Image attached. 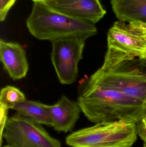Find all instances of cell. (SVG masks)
Segmentation results:
<instances>
[{"instance_id": "cell-11", "label": "cell", "mask_w": 146, "mask_h": 147, "mask_svg": "<svg viewBox=\"0 0 146 147\" xmlns=\"http://www.w3.org/2000/svg\"><path fill=\"white\" fill-rule=\"evenodd\" d=\"M111 4L119 21L146 23V0H111Z\"/></svg>"}, {"instance_id": "cell-2", "label": "cell", "mask_w": 146, "mask_h": 147, "mask_svg": "<svg viewBox=\"0 0 146 147\" xmlns=\"http://www.w3.org/2000/svg\"><path fill=\"white\" fill-rule=\"evenodd\" d=\"M88 80L146 102L145 59L108 49L103 65Z\"/></svg>"}, {"instance_id": "cell-20", "label": "cell", "mask_w": 146, "mask_h": 147, "mask_svg": "<svg viewBox=\"0 0 146 147\" xmlns=\"http://www.w3.org/2000/svg\"><path fill=\"white\" fill-rule=\"evenodd\" d=\"M144 147H146V146L145 144H144Z\"/></svg>"}, {"instance_id": "cell-22", "label": "cell", "mask_w": 146, "mask_h": 147, "mask_svg": "<svg viewBox=\"0 0 146 147\" xmlns=\"http://www.w3.org/2000/svg\"></svg>"}, {"instance_id": "cell-19", "label": "cell", "mask_w": 146, "mask_h": 147, "mask_svg": "<svg viewBox=\"0 0 146 147\" xmlns=\"http://www.w3.org/2000/svg\"><path fill=\"white\" fill-rule=\"evenodd\" d=\"M3 147H12L10 146H9V145H7V146H3Z\"/></svg>"}, {"instance_id": "cell-21", "label": "cell", "mask_w": 146, "mask_h": 147, "mask_svg": "<svg viewBox=\"0 0 146 147\" xmlns=\"http://www.w3.org/2000/svg\"><path fill=\"white\" fill-rule=\"evenodd\" d=\"M145 60H146V59H145Z\"/></svg>"}, {"instance_id": "cell-12", "label": "cell", "mask_w": 146, "mask_h": 147, "mask_svg": "<svg viewBox=\"0 0 146 147\" xmlns=\"http://www.w3.org/2000/svg\"><path fill=\"white\" fill-rule=\"evenodd\" d=\"M48 105L37 101L26 99L15 105L12 109L17 113L49 127H52V121L49 113Z\"/></svg>"}, {"instance_id": "cell-13", "label": "cell", "mask_w": 146, "mask_h": 147, "mask_svg": "<svg viewBox=\"0 0 146 147\" xmlns=\"http://www.w3.org/2000/svg\"><path fill=\"white\" fill-rule=\"evenodd\" d=\"M26 99L25 94L14 86H7L1 90L0 103L6 105L9 109Z\"/></svg>"}, {"instance_id": "cell-10", "label": "cell", "mask_w": 146, "mask_h": 147, "mask_svg": "<svg viewBox=\"0 0 146 147\" xmlns=\"http://www.w3.org/2000/svg\"><path fill=\"white\" fill-rule=\"evenodd\" d=\"M52 127L58 132L67 133L75 126L80 117L81 108L78 102L63 95L54 105H48Z\"/></svg>"}, {"instance_id": "cell-16", "label": "cell", "mask_w": 146, "mask_h": 147, "mask_svg": "<svg viewBox=\"0 0 146 147\" xmlns=\"http://www.w3.org/2000/svg\"><path fill=\"white\" fill-rule=\"evenodd\" d=\"M137 132L138 135L144 141L146 146V123L141 120L137 124Z\"/></svg>"}, {"instance_id": "cell-14", "label": "cell", "mask_w": 146, "mask_h": 147, "mask_svg": "<svg viewBox=\"0 0 146 147\" xmlns=\"http://www.w3.org/2000/svg\"><path fill=\"white\" fill-rule=\"evenodd\" d=\"M126 23L130 30L146 40V23L141 22Z\"/></svg>"}, {"instance_id": "cell-7", "label": "cell", "mask_w": 146, "mask_h": 147, "mask_svg": "<svg viewBox=\"0 0 146 147\" xmlns=\"http://www.w3.org/2000/svg\"><path fill=\"white\" fill-rule=\"evenodd\" d=\"M40 2L60 13L94 24L106 13L99 0H45Z\"/></svg>"}, {"instance_id": "cell-5", "label": "cell", "mask_w": 146, "mask_h": 147, "mask_svg": "<svg viewBox=\"0 0 146 147\" xmlns=\"http://www.w3.org/2000/svg\"><path fill=\"white\" fill-rule=\"evenodd\" d=\"M2 138L12 147H61L42 124L17 113L8 119Z\"/></svg>"}, {"instance_id": "cell-6", "label": "cell", "mask_w": 146, "mask_h": 147, "mask_svg": "<svg viewBox=\"0 0 146 147\" xmlns=\"http://www.w3.org/2000/svg\"><path fill=\"white\" fill-rule=\"evenodd\" d=\"M87 39L63 38L51 42V60L58 80L63 84H71L78 76V65L82 59Z\"/></svg>"}, {"instance_id": "cell-18", "label": "cell", "mask_w": 146, "mask_h": 147, "mask_svg": "<svg viewBox=\"0 0 146 147\" xmlns=\"http://www.w3.org/2000/svg\"><path fill=\"white\" fill-rule=\"evenodd\" d=\"M33 1H45V0H32Z\"/></svg>"}, {"instance_id": "cell-3", "label": "cell", "mask_w": 146, "mask_h": 147, "mask_svg": "<svg viewBox=\"0 0 146 147\" xmlns=\"http://www.w3.org/2000/svg\"><path fill=\"white\" fill-rule=\"evenodd\" d=\"M26 25L30 33L36 38L51 42L69 37L87 39L97 34L93 23L60 13L40 1H33Z\"/></svg>"}, {"instance_id": "cell-9", "label": "cell", "mask_w": 146, "mask_h": 147, "mask_svg": "<svg viewBox=\"0 0 146 147\" xmlns=\"http://www.w3.org/2000/svg\"><path fill=\"white\" fill-rule=\"evenodd\" d=\"M0 60L13 80L21 79L26 76L29 65L25 50L19 43L1 39Z\"/></svg>"}, {"instance_id": "cell-15", "label": "cell", "mask_w": 146, "mask_h": 147, "mask_svg": "<svg viewBox=\"0 0 146 147\" xmlns=\"http://www.w3.org/2000/svg\"><path fill=\"white\" fill-rule=\"evenodd\" d=\"M16 0H0V21L5 20L9 9Z\"/></svg>"}, {"instance_id": "cell-17", "label": "cell", "mask_w": 146, "mask_h": 147, "mask_svg": "<svg viewBox=\"0 0 146 147\" xmlns=\"http://www.w3.org/2000/svg\"><path fill=\"white\" fill-rule=\"evenodd\" d=\"M146 109L145 112V116H144V118L142 119V121H144V122L146 123Z\"/></svg>"}, {"instance_id": "cell-4", "label": "cell", "mask_w": 146, "mask_h": 147, "mask_svg": "<svg viewBox=\"0 0 146 147\" xmlns=\"http://www.w3.org/2000/svg\"><path fill=\"white\" fill-rule=\"evenodd\" d=\"M137 136L136 123L103 122L73 132L66 143L71 147H131Z\"/></svg>"}, {"instance_id": "cell-1", "label": "cell", "mask_w": 146, "mask_h": 147, "mask_svg": "<svg viewBox=\"0 0 146 147\" xmlns=\"http://www.w3.org/2000/svg\"><path fill=\"white\" fill-rule=\"evenodd\" d=\"M82 112L94 123L124 121L137 123L144 118L146 102L87 80L77 98Z\"/></svg>"}, {"instance_id": "cell-8", "label": "cell", "mask_w": 146, "mask_h": 147, "mask_svg": "<svg viewBox=\"0 0 146 147\" xmlns=\"http://www.w3.org/2000/svg\"><path fill=\"white\" fill-rule=\"evenodd\" d=\"M108 49L146 59V40L130 30L125 22H116L108 33Z\"/></svg>"}]
</instances>
